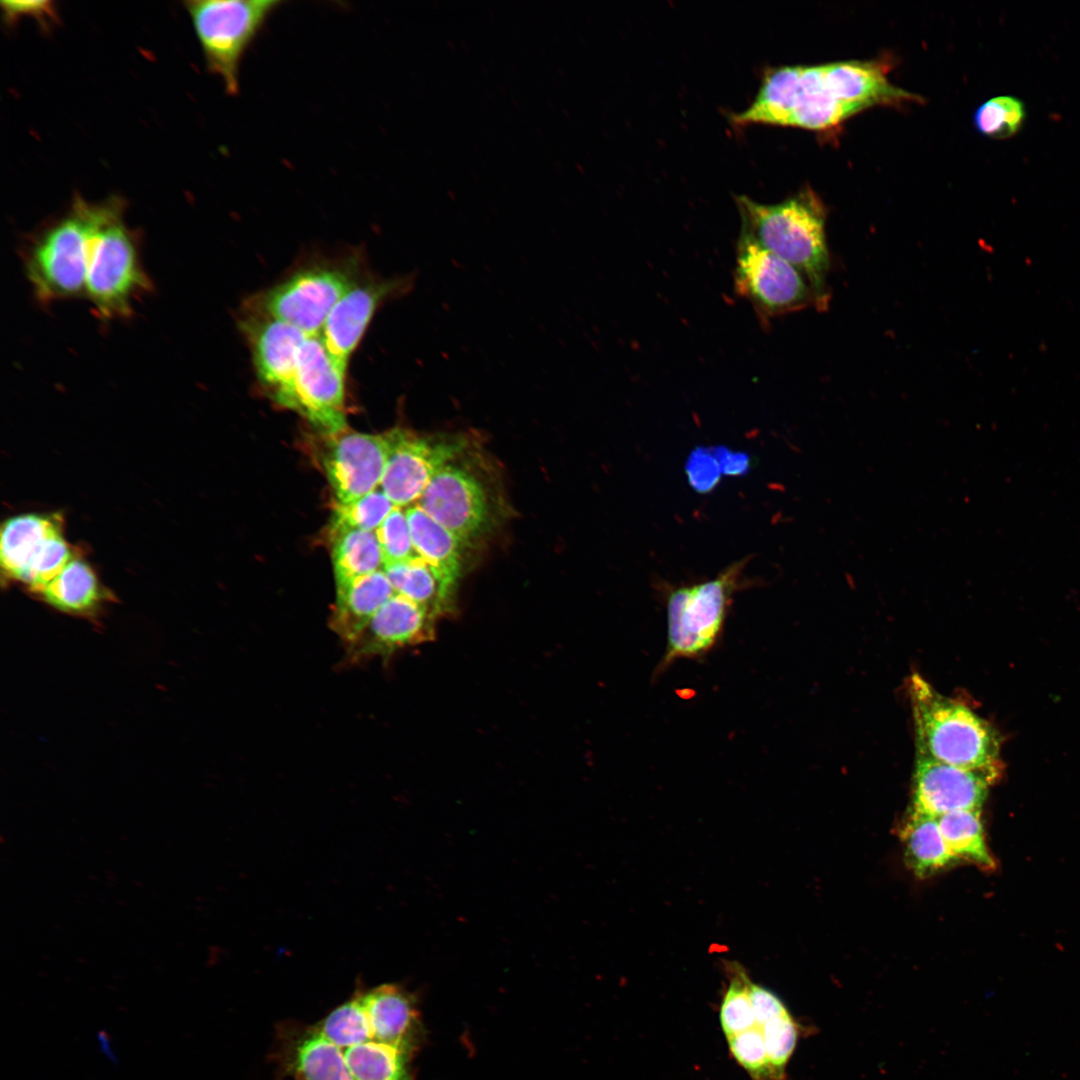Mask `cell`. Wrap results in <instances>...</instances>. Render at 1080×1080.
Wrapping results in <instances>:
<instances>
[{"instance_id": "1", "label": "cell", "mask_w": 1080, "mask_h": 1080, "mask_svg": "<svg viewBox=\"0 0 1080 1080\" xmlns=\"http://www.w3.org/2000/svg\"><path fill=\"white\" fill-rule=\"evenodd\" d=\"M425 1041L415 996L386 983L360 987L314 1023L281 1022L270 1057L293 1080H416Z\"/></svg>"}, {"instance_id": "2", "label": "cell", "mask_w": 1080, "mask_h": 1080, "mask_svg": "<svg viewBox=\"0 0 1080 1080\" xmlns=\"http://www.w3.org/2000/svg\"><path fill=\"white\" fill-rule=\"evenodd\" d=\"M740 235L753 240L800 270L810 282L816 307L828 304L826 276L830 258L825 235V208L809 187L776 204L735 197Z\"/></svg>"}, {"instance_id": "3", "label": "cell", "mask_w": 1080, "mask_h": 1080, "mask_svg": "<svg viewBox=\"0 0 1080 1080\" xmlns=\"http://www.w3.org/2000/svg\"><path fill=\"white\" fill-rule=\"evenodd\" d=\"M124 208L115 197L91 202L90 207L85 298L104 320L130 317L136 299L153 288Z\"/></svg>"}, {"instance_id": "4", "label": "cell", "mask_w": 1080, "mask_h": 1080, "mask_svg": "<svg viewBox=\"0 0 1080 1080\" xmlns=\"http://www.w3.org/2000/svg\"><path fill=\"white\" fill-rule=\"evenodd\" d=\"M909 694L917 754L964 769L997 772L999 736L988 722L918 674L909 681Z\"/></svg>"}, {"instance_id": "5", "label": "cell", "mask_w": 1080, "mask_h": 1080, "mask_svg": "<svg viewBox=\"0 0 1080 1080\" xmlns=\"http://www.w3.org/2000/svg\"><path fill=\"white\" fill-rule=\"evenodd\" d=\"M853 115L830 92L824 65L767 67L751 104L732 113L735 126L769 124L810 130L836 126Z\"/></svg>"}, {"instance_id": "6", "label": "cell", "mask_w": 1080, "mask_h": 1080, "mask_svg": "<svg viewBox=\"0 0 1080 1080\" xmlns=\"http://www.w3.org/2000/svg\"><path fill=\"white\" fill-rule=\"evenodd\" d=\"M747 560L734 562L713 579L672 589L666 597L667 641L655 675L677 660L701 659L719 643Z\"/></svg>"}, {"instance_id": "7", "label": "cell", "mask_w": 1080, "mask_h": 1080, "mask_svg": "<svg viewBox=\"0 0 1080 1080\" xmlns=\"http://www.w3.org/2000/svg\"><path fill=\"white\" fill-rule=\"evenodd\" d=\"M90 205L75 198L66 214L33 236L24 249L25 275L42 304L85 297Z\"/></svg>"}, {"instance_id": "8", "label": "cell", "mask_w": 1080, "mask_h": 1080, "mask_svg": "<svg viewBox=\"0 0 1080 1080\" xmlns=\"http://www.w3.org/2000/svg\"><path fill=\"white\" fill-rule=\"evenodd\" d=\"M282 2L277 0H190L184 3L209 72L236 95L243 58Z\"/></svg>"}, {"instance_id": "9", "label": "cell", "mask_w": 1080, "mask_h": 1080, "mask_svg": "<svg viewBox=\"0 0 1080 1080\" xmlns=\"http://www.w3.org/2000/svg\"><path fill=\"white\" fill-rule=\"evenodd\" d=\"M357 282L352 263L318 264L295 272L256 296L247 308L315 336L335 304Z\"/></svg>"}, {"instance_id": "10", "label": "cell", "mask_w": 1080, "mask_h": 1080, "mask_svg": "<svg viewBox=\"0 0 1080 1080\" xmlns=\"http://www.w3.org/2000/svg\"><path fill=\"white\" fill-rule=\"evenodd\" d=\"M734 290L752 305L762 321L816 305L813 288L800 270L740 234Z\"/></svg>"}, {"instance_id": "11", "label": "cell", "mask_w": 1080, "mask_h": 1080, "mask_svg": "<svg viewBox=\"0 0 1080 1080\" xmlns=\"http://www.w3.org/2000/svg\"><path fill=\"white\" fill-rule=\"evenodd\" d=\"M62 522L56 513H27L3 523L0 563L8 578L39 593L65 567L72 551L63 537Z\"/></svg>"}, {"instance_id": "12", "label": "cell", "mask_w": 1080, "mask_h": 1080, "mask_svg": "<svg viewBox=\"0 0 1080 1080\" xmlns=\"http://www.w3.org/2000/svg\"><path fill=\"white\" fill-rule=\"evenodd\" d=\"M389 454L380 489L397 507L418 501L435 474L466 448L465 437H420L402 428L386 432Z\"/></svg>"}, {"instance_id": "13", "label": "cell", "mask_w": 1080, "mask_h": 1080, "mask_svg": "<svg viewBox=\"0 0 1080 1080\" xmlns=\"http://www.w3.org/2000/svg\"><path fill=\"white\" fill-rule=\"evenodd\" d=\"M417 505L463 544L484 534L493 520L483 481L454 461L435 474Z\"/></svg>"}, {"instance_id": "14", "label": "cell", "mask_w": 1080, "mask_h": 1080, "mask_svg": "<svg viewBox=\"0 0 1080 1080\" xmlns=\"http://www.w3.org/2000/svg\"><path fill=\"white\" fill-rule=\"evenodd\" d=\"M345 370L319 335L309 336L299 351L290 409L328 435L345 430Z\"/></svg>"}, {"instance_id": "15", "label": "cell", "mask_w": 1080, "mask_h": 1080, "mask_svg": "<svg viewBox=\"0 0 1080 1080\" xmlns=\"http://www.w3.org/2000/svg\"><path fill=\"white\" fill-rule=\"evenodd\" d=\"M240 327L251 348L259 382L274 401L290 409L299 351L309 336L284 321L248 308Z\"/></svg>"}, {"instance_id": "16", "label": "cell", "mask_w": 1080, "mask_h": 1080, "mask_svg": "<svg viewBox=\"0 0 1080 1080\" xmlns=\"http://www.w3.org/2000/svg\"><path fill=\"white\" fill-rule=\"evenodd\" d=\"M328 436L323 467L337 502H351L377 489L389 454L387 433L343 430Z\"/></svg>"}, {"instance_id": "17", "label": "cell", "mask_w": 1080, "mask_h": 1080, "mask_svg": "<svg viewBox=\"0 0 1080 1080\" xmlns=\"http://www.w3.org/2000/svg\"><path fill=\"white\" fill-rule=\"evenodd\" d=\"M997 772L969 770L917 754L912 809L934 817L980 809Z\"/></svg>"}, {"instance_id": "18", "label": "cell", "mask_w": 1080, "mask_h": 1080, "mask_svg": "<svg viewBox=\"0 0 1080 1080\" xmlns=\"http://www.w3.org/2000/svg\"><path fill=\"white\" fill-rule=\"evenodd\" d=\"M413 279L357 282L330 311L319 334L334 360L346 369L377 308L386 300L406 293Z\"/></svg>"}, {"instance_id": "19", "label": "cell", "mask_w": 1080, "mask_h": 1080, "mask_svg": "<svg viewBox=\"0 0 1080 1080\" xmlns=\"http://www.w3.org/2000/svg\"><path fill=\"white\" fill-rule=\"evenodd\" d=\"M425 607L394 594L372 617L364 630L345 645L352 661L389 657L397 650L429 641L434 635V619Z\"/></svg>"}, {"instance_id": "20", "label": "cell", "mask_w": 1080, "mask_h": 1080, "mask_svg": "<svg viewBox=\"0 0 1080 1080\" xmlns=\"http://www.w3.org/2000/svg\"><path fill=\"white\" fill-rule=\"evenodd\" d=\"M882 65L872 61H840L824 65L825 83L852 114L878 104H895L916 97L886 78Z\"/></svg>"}, {"instance_id": "21", "label": "cell", "mask_w": 1080, "mask_h": 1080, "mask_svg": "<svg viewBox=\"0 0 1080 1080\" xmlns=\"http://www.w3.org/2000/svg\"><path fill=\"white\" fill-rule=\"evenodd\" d=\"M394 594L383 569L336 586L330 628L345 645L351 643Z\"/></svg>"}, {"instance_id": "22", "label": "cell", "mask_w": 1080, "mask_h": 1080, "mask_svg": "<svg viewBox=\"0 0 1080 1080\" xmlns=\"http://www.w3.org/2000/svg\"><path fill=\"white\" fill-rule=\"evenodd\" d=\"M405 511L416 554L432 568L444 589L454 597L462 569L463 543L420 506L412 505Z\"/></svg>"}, {"instance_id": "23", "label": "cell", "mask_w": 1080, "mask_h": 1080, "mask_svg": "<svg viewBox=\"0 0 1080 1080\" xmlns=\"http://www.w3.org/2000/svg\"><path fill=\"white\" fill-rule=\"evenodd\" d=\"M900 837L908 868L927 878L958 863L949 853L937 817L911 809Z\"/></svg>"}, {"instance_id": "24", "label": "cell", "mask_w": 1080, "mask_h": 1080, "mask_svg": "<svg viewBox=\"0 0 1080 1080\" xmlns=\"http://www.w3.org/2000/svg\"><path fill=\"white\" fill-rule=\"evenodd\" d=\"M39 594L51 606L70 613H87L105 598L94 571L80 558H72Z\"/></svg>"}, {"instance_id": "25", "label": "cell", "mask_w": 1080, "mask_h": 1080, "mask_svg": "<svg viewBox=\"0 0 1080 1080\" xmlns=\"http://www.w3.org/2000/svg\"><path fill=\"white\" fill-rule=\"evenodd\" d=\"M332 563L336 586L383 569L375 532L354 528L331 530Z\"/></svg>"}, {"instance_id": "26", "label": "cell", "mask_w": 1080, "mask_h": 1080, "mask_svg": "<svg viewBox=\"0 0 1080 1080\" xmlns=\"http://www.w3.org/2000/svg\"><path fill=\"white\" fill-rule=\"evenodd\" d=\"M396 594L425 607L433 616L448 613L454 597L448 594L432 568L419 556L383 567Z\"/></svg>"}, {"instance_id": "27", "label": "cell", "mask_w": 1080, "mask_h": 1080, "mask_svg": "<svg viewBox=\"0 0 1080 1080\" xmlns=\"http://www.w3.org/2000/svg\"><path fill=\"white\" fill-rule=\"evenodd\" d=\"M949 853L984 870L995 866L986 844L980 809L958 810L937 817Z\"/></svg>"}, {"instance_id": "28", "label": "cell", "mask_w": 1080, "mask_h": 1080, "mask_svg": "<svg viewBox=\"0 0 1080 1080\" xmlns=\"http://www.w3.org/2000/svg\"><path fill=\"white\" fill-rule=\"evenodd\" d=\"M394 508V503L378 488L351 502H336L331 530L354 528L375 532Z\"/></svg>"}, {"instance_id": "29", "label": "cell", "mask_w": 1080, "mask_h": 1080, "mask_svg": "<svg viewBox=\"0 0 1080 1080\" xmlns=\"http://www.w3.org/2000/svg\"><path fill=\"white\" fill-rule=\"evenodd\" d=\"M1025 116V106L1019 98L996 96L978 107L974 123L981 134L994 139H1006L1021 129Z\"/></svg>"}, {"instance_id": "30", "label": "cell", "mask_w": 1080, "mask_h": 1080, "mask_svg": "<svg viewBox=\"0 0 1080 1080\" xmlns=\"http://www.w3.org/2000/svg\"><path fill=\"white\" fill-rule=\"evenodd\" d=\"M751 981L745 970L735 965L720 1007V1022L726 1038L751 1029L755 1024L750 998Z\"/></svg>"}, {"instance_id": "31", "label": "cell", "mask_w": 1080, "mask_h": 1080, "mask_svg": "<svg viewBox=\"0 0 1080 1080\" xmlns=\"http://www.w3.org/2000/svg\"><path fill=\"white\" fill-rule=\"evenodd\" d=\"M378 539L383 567L418 556L415 552L406 511L395 506L381 525L375 530Z\"/></svg>"}, {"instance_id": "32", "label": "cell", "mask_w": 1080, "mask_h": 1080, "mask_svg": "<svg viewBox=\"0 0 1080 1080\" xmlns=\"http://www.w3.org/2000/svg\"><path fill=\"white\" fill-rule=\"evenodd\" d=\"M798 1027L788 1011L763 1025V1037L770 1067L776 1080H784L785 1066L798 1039Z\"/></svg>"}, {"instance_id": "33", "label": "cell", "mask_w": 1080, "mask_h": 1080, "mask_svg": "<svg viewBox=\"0 0 1080 1080\" xmlns=\"http://www.w3.org/2000/svg\"><path fill=\"white\" fill-rule=\"evenodd\" d=\"M731 1053L754 1080H776L769 1064L763 1037V1026L754 1024L751 1029L727 1039Z\"/></svg>"}, {"instance_id": "34", "label": "cell", "mask_w": 1080, "mask_h": 1080, "mask_svg": "<svg viewBox=\"0 0 1080 1080\" xmlns=\"http://www.w3.org/2000/svg\"><path fill=\"white\" fill-rule=\"evenodd\" d=\"M750 998L756 1025L763 1026L770 1019L788 1011L773 992L753 982L750 985Z\"/></svg>"}, {"instance_id": "35", "label": "cell", "mask_w": 1080, "mask_h": 1080, "mask_svg": "<svg viewBox=\"0 0 1080 1080\" xmlns=\"http://www.w3.org/2000/svg\"><path fill=\"white\" fill-rule=\"evenodd\" d=\"M1 8L7 22H15L22 16L36 17L40 21L55 18V10L49 1H2Z\"/></svg>"}, {"instance_id": "36", "label": "cell", "mask_w": 1080, "mask_h": 1080, "mask_svg": "<svg viewBox=\"0 0 1080 1080\" xmlns=\"http://www.w3.org/2000/svg\"><path fill=\"white\" fill-rule=\"evenodd\" d=\"M98 1039H99V1044H100V1050L102 1051L104 1056L108 1057L109 1060L112 1061L113 1063H116L117 1062L116 1056L113 1053V1050H112L111 1044H110V1039L107 1036L106 1032L105 1031H100L98 1033Z\"/></svg>"}]
</instances>
